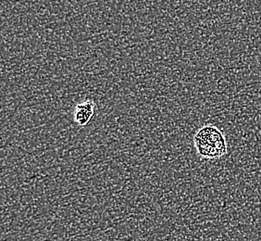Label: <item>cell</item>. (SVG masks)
<instances>
[{
    "label": "cell",
    "instance_id": "6da1fadb",
    "mask_svg": "<svg viewBox=\"0 0 261 241\" xmlns=\"http://www.w3.org/2000/svg\"><path fill=\"white\" fill-rule=\"evenodd\" d=\"M194 144L197 154L206 160L219 159L227 153L225 136L216 126H203L194 136Z\"/></svg>",
    "mask_w": 261,
    "mask_h": 241
},
{
    "label": "cell",
    "instance_id": "7a4b0ae2",
    "mask_svg": "<svg viewBox=\"0 0 261 241\" xmlns=\"http://www.w3.org/2000/svg\"><path fill=\"white\" fill-rule=\"evenodd\" d=\"M95 114V103L94 101H84L76 106L73 113V119L78 126H86L90 124Z\"/></svg>",
    "mask_w": 261,
    "mask_h": 241
}]
</instances>
